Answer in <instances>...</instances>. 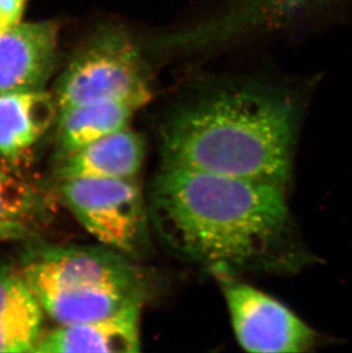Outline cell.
<instances>
[{"label": "cell", "instance_id": "30bf717a", "mask_svg": "<svg viewBox=\"0 0 352 353\" xmlns=\"http://www.w3.org/2000/svg\"><path fill=\"white\" fill-rule=\"evenodd\" d=\"M57 114L55 97L46 90L0 95V157L10 163L20 161Z\"/></svg>", "mask_w": 352, "mask_h": 353}, {"label": "cell", "instance_id": "52a82bcc", "mask_svg": "<svg viewBox=\"0 0 352 353\" xmlns=\"http://www.w3.org/2000/svg\"><path fill=\"white\" fill-rule=\"evenodd\" d=\"M57 37L50 21L0 32V95L43 90L55 68Z\"/></svg>", "mask_w": 352, "mask_h": 353}, {"label": "cell", "instance_id": "8fae6325", "mask_svg": "<svg viewBox=\"0 0 352 353\" xmlns=\"http://www.w3.org/2000/svg\"><path fill=\"white\" fill-rule=\"evenodd\" d=\"M43 307L21 271L0 269V353L35 352Z\"/></svg>", "mask_w": 352, "mask_h": 353}, {"label": "cell", "instance_id": "8992f818", "mask_svg": "<svg viewBox=\"0 0 352 353\" xmlns=\"http://www.w3.org/2000/svg\"><path fill=\"white\" fill-rule=\"evenodd\" d=\"M229 309L233 332L244 350L257 353L303 352L316 334L299 316L261 290L216 271Z\"/></svg>", "mask_w": 352, "mask_h": 353}, {"label": "cell", "instance_id": "7a4b0ae2", "mask_svg": "<svg viewBox=\"0 0 352 353\" xmlns=\"http://www.w3.org/2000/svg\"><path fill=\"white\" fill-rule=\"evenodd\" d=\"M301 109L293 94L266 86L211 90L176 107L159 128L162 168L271 184L285 191Z\"/></svg>", "mask_w": 352, "mask_h": 353}, {"label": "cell", "instance_id": "6da1fadb", "mask_svg": "<svg viewBox=\"0 0 352 353\" xmlns=\"http://www.w3.org/2000/svg\"><path fill=\"white\" fill-rule=\"evenodd\" d=\"M146 205L170 250L214 271L273 270L293 262L285 191L271 184L160 167Z\"/></svg>", "mask_w": 352, "mask_h": 353}, {"label": "cell", "instance_id": "9a60e30c", "mask_svg": "<svg viewBox=\"0 0 352 353\" xmlns=\"http://www.w3.org/2000/svg\"><path fill=\"white\" fill-rule=\"evenodd\" d=\"M27 0H0V32L20 23Z\"/></svg>", "mask_w": 352, "mask_h": 353}, {"label": "cell", "instance_id": "7c38bea8", "mask_svg": "<svg viewBox=\"0 0 352 353\" xmlns=\"http://www.w3.org/2000/svg\"><path fill=\"white\" fill-rule=\"evenodd\" d=\"M140 107L128 102L85 104L59 112V160L130 125Z\"/></svg>", "mask_w": 352, "mask_h": 353}, {"label": "cell", "instance_id": "277c9868", "mask_svg": "<svg viewBox=\"0 0 352 353\" xmlns=\"http://www.w3.org/2000/svg\"><path fill=\"white\" fill-rule=\"evenodd\" d=\"M57 111L85 104L128 102L144 107L153 97L140 50L120 28H104L66 68L55 93Z\"/></svg>", "mask_w": 352, "mask_h": 353}, {"label": "cell", "instance_id": "9c48e42d", "mask_svg": "<svg viewBox=\"0 0 352 353\" xmlns=\"http://www.w3.org/2000/svg\"><path fill=\"white\" fill-rule=\"evenodd\" d=\"M146 154L141 135L126 127L59 160L57 176L135 180Z\"/></svg>", "mask_w": 352, "mask_h": 353}, {"label": "cell", "instance_id": "4fadbf2b", "mask_svg": "<svg viewBox=\"0 0 352 353\" xmlns=\"http://www.w3.org/2000/svg\"><path fill=\"white\" fill-rule=\"evenodd\" d=\"M3 161L0 157V241L23 239L39 225L41 200L36 189Z\"/></svg>", "mask_w": 352, "mask_h": 353}, {"label": "cell", "instance_id": "ba28073f", "mask_svg": "<svg viewBox=\"0 0 352 353\" xmlns=\"http://www.w3.org/2000/svg\"><path fill=\"white\" fill-rule=\"evenodd\" d=\"M142 305L100 319L60 325L40 336L36 353H137L141 349Z\"/></svg>", "mask_w": 352, "mask_h": 353}, {"label": "cell", "instance_id": "5b68a950", "mask_svg": "<svg viewBox=\"0 0 352 353\" xmlns=\"http://www.w3.org/2000/svg\"><path fill=\"white\" fill-rule=\"evenodd\" d=\"M60 194L104 246L135 259L148 246V205L135 180H62Z\"/></svg>", "mask_w": 352, "mask_h": 353}, {"label": "cell", "instance_id": "5bb4252c", "mask_svg": "<svg viewBox=\"0 0 352 353\" xmlns=\"http://www.w3.org/2000/svg\"><path fill=\"white\" fill-rule=\"evenodd\" d=\"M316 0H249L263 13L269 17H289L315 3Z\"/></svg>", "mask_w": 352, "mask_h": 353}, {"label": "cell", "instance_id": "3957f363", "mask_svg": "<svg viewBox=\"0 0 352 353\" xmlns=\"http://www.w3.org/2000/svg\"><path fill=\"white\" fill-rule=\"evenodd\" d=\"M21 274L59 325L143 307L151 293L149 276L132 257L106 246L46 248L31 257Z\"/></svg>", "mask_w": 352, "mask_h": 353}]
</instances>
